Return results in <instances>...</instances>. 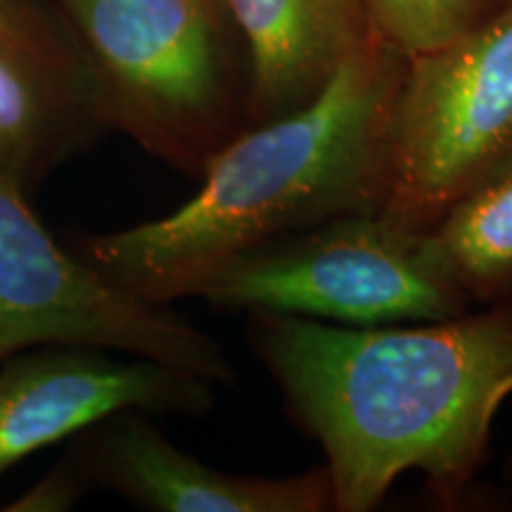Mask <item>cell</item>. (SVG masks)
<instances>
[{
  "label": "cell",
  "mask_w": 512,
  "mask_h": 512,
  "mask_svg": "<svg viewBox=\"0 0 512 512\" xmlns=\"http://www.w3.org/2000/svg\"><path fill=\"white\" fill-rule=\"evenodd\" d=\"M91 491V484L83 477L79 465L69 453L60 463L46 472L36 484H31L22 496L15 498L5 510L10 512H64L79 505L83 496Z\"/></svg>",
  "instance_id": "cell-13"
},
{
  "label": "cell",
  "mask_w": 512,
  "mask_h": 512,
  "mask_svg": "<svg viewBox=\"0 0 512 512\" xmlns=\"http://www.w3.org/2000/svg\"><path fill=\"white\" fill-rule=\"evenodd\" d=\"M219 384L143 356L41 344L0 361V475L119 411L202 418Z\"/></svg>",
  "instance_id": "cell-7"
},
{
  "label": "cell",
  "mask_w": 512,
  "mask_h": 512,
  "mask_svg": "<svg viewBox=\"0 0 512 512\" xmlns=\"http://www.w3.org/2000/svg\"><path fill=\"white\" fill-rule=\"evenodd\" d=\"M249 347L318 441L335 512H370L396 479L465 501L512 396V297L439 320L335 325L254 313Z\"/></svg>",
  "instance_id": "cell-1"
},
{
  "label": "cell",
  "mask_w": 512,
  "mask_h": 512,
  "mask_svg": "<svg viewBox=\"0 0 512 512\" xmlns=\"http://www.w3.org/2000/svg\"><path fill=\"white\" fill-rule=\"evenodd\" d=\"M406 57L370 34L306 105L226 143L176 211L72 247L145 304L197 297L256 249L339 216L380 211L392 102Z\"/></svg>",
  "instance_id": "cell-2"
},
{
  "label": "cell",
  "mask_w": 512,
  "mask_h": 512,
  "mask_svg": "<svg viewBox=\"0 0 512 512\" xmlns=\"http://www.w3.org/2000/svg\"><path fill=\"white\" fill-rule=\"evenodd\" d=\"M110 133L185 178L249 117V57L228 0H55Z\"/></svg>",
  "instance_id": "cell-3"
},
{
  "label": "cell",
  "mask_w": 512,
  "mask_h": 512,
  "mask_svg": "<svg viewBox=\"0 0 512 512\" xmlns=\"http://www.w3.org/2000/svg\"><path fill=\"white\" fill-rule=\"evenodd\" d=\"M197 297L230 313H273L335 325L439 320L472 309L432 230L380 211L339 216L228 264Z\"/></svg>",
  "instance_id": "cell-4"
},
{
  "label": "cell",
  "mask_w": 512,
  "mask_h": 512,
  "mask_svg": "<svg viewBox=\"0 0 512 512\" xmlns=\"http://www.w3.org/2000/svg\"><path fill=\"white\" fill-rule=\"evenodd\" d=\"M512 0H363L370 34L413 57L482 27Z\"/></svg>",
  "instance_id": "cell-12"
},
{
  "label": "cell",
  "mask_w": 512,
  "mask_h": 512,
  "mask_svg": "<svg viewBox=\"0 0 512 512\" xmlns=\"http://www.w3.org/2000/svg\"><path fill=\"white\" fill-rule=\"evenodd\" d=\"M41 344L152 358L230 387L226 349L169 306L131 297L62 247L0 171V361Z\"/></svg>",
  "instance_id": "cell-6"
},
{
  "label": "cell",
  "mask_w": 512,
  "mask_h": 512,
  "mask_svg": "<svg viewBox=\"0 0 512 512\" xmlns=\"http://www.w3.org/2000/svg\"><path fill=\"white\" fill-rule=\"evenodd\" d=\"M249 57V117L309 102L370 38L363 0H228Z\"/></svg>",
  "instance_id": "cell-10"
},
{
  "label": "cell",
  "mask_w": 512,
  "mask_h": 512,
  "mask_svg": "<svg viewBox=\"0 0 512 512\" xmlns=\"http://www.w3.org/2000/svg\"><path fill=\"white\" fill-rule=\"evenodd\" d=\"M107 133L55 0H0V171L34 195Z\"/></svg>",
  "instance_id": "cell-8"
},
{
  "label": "cell",
  "mask_w": 512,
  "mask_h": 512,
  "mask_svg": "<svg viewBox=\"0 0 512 512\" xmlns=\"http://www.w3.org/2000/svg\"><path fill=\"white\" fill-rule=\"evenodd\" d=\"M430 230L472 304L512 297V162L460 197Z\"/></svg>",
  "instance_id": "cell-11"
},
{
  "label": "cell",
  "mask_w": 512,
  "mask_h": 512,
  "mask_svg": "<svg viewBox=\"0 0 512 512\" xmlns=\"http://www.w3.org/2000/svg\"><path fill=\"white\" fill-rule=\"evenodd\" d=\"M512 162V3L482 27L406 57L387 126L380 214L430 230Z\"/></svg>",
  "instance_id": "cell-5"
},
{
  "label": "cell",
  "mask_w": 512,
  "mask_h": 512,
  "mask_svg": "<svg viewBox=\"0 0 512 512\" xmlns=\"http://www.w3.org/2000/svg\"><path fill=\"white\" fill-rule=\"evenodd\" d=\"M505 475H508L510 484H512V453H510V458H508V465H505Z\"/></svg>",
  "instance_id": "cell-14"
},
{
  "label": "cell",
  "mask_w": 512,
  "mask_h": 512,
  "mask_svg": "<svg viewBox=\"0 0 512 512\" xmlns=\"http://www.w3.org/2000/svg\"><path fill=\"white\" fill-rule=\"evenodd\" d=\"M67 453L91 491L152 512H335L325 465L290 477L233 475L181 451L140 411L86 427Z\"/></svg>",
  "instance_id": "cell-9"
}]
</instances>
